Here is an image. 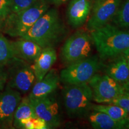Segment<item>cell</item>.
Here are the masks:
<instances>
[{
	"label": "cell",
	"mask_w": 129,
	"mask_h": 129,
	"mask_svg": "<svg viewBox=\"0 0 129 129\" xmlns=\"http://www.w3.org/2000/svg\"><path fill=\"white\" fill-rule=\"evenodd\" d=\"M88 84L92 90L93 101L98 104H109L129 88L106 74H96Z\"/></svg>",
	"instance_id": "9"
},
{
	"label": "cell",
	"mask_w": 129,
	"mask_h": 129,
	"mask_svg": "<svg viewBox=\"0 0 129 129\" xmlns=\"http://www.w3.org/2000/svg\"><path fill=\"white\" fill-rule=\"evenodd\" d=\"M62 96L64 110L69 118H84L93 111L92 90L88 83L64 85Z\"/></svg>",
	"instance_id": "4"
},
{
	"label": "cell",
	"mask_w": 129,
	"mask_h": 129,
	"mask_svg": "<svg viewBox=\"0 0 129 129\" xmlns=\"http://www.w3.org/2000/svg\"><path fill=\"white\" fill-rule=\"evenodd\" d=\"M112 22L120 28H129V0H121L117 13Z\"/></svg>",
	"instance_id": "20"
},
{
	"label": "cell",
	"mask_w": 129,
	"mask_h": 129,
	"mask_svg": "<svg viewBox=\"0 0 129 129\" xmlns=\"http://www.w3.org/2000/svg\"><path fill=\"white\" fill-rule=\"evenodd\" d=\"M14 57L33 63L41 53L43 48L31 40L20 38L11 41Z\"/></svg>",
	"instance_id": "14"
},
{
	"label": "cell",
	"mask_w": 129,
	"mask_h": 129,
	"mask_svg": "<svg viewBox=\"0 0 129 129\" xmlns=\"http://www.w3.org/2000/svg\"><path fill=\"white\" fill-rule=\"evenodd\" d=\"M103 63L99 57H90L68 64L60 72V81L64 85L87 84L102 69Z\"/></svg>",
	"instance_id": "5"
},
{
	"label": "cell",
	"mask_w": 129,
	"mask_h": 129,
	"mask_svg": "<svg viewBox=\"0 0 129 129\" xmlns=\"http://www.w3.org/2000/svg\"><path fill=\"white\" fill-rule=\"evenodd\" d=\"M7 71V86L26 93L35 82V76L29 63L14 57L6 65Z\"/></svg>",
	"instance_id": "7"
},
{
	"label": "cell",
	"mask_w": 129,
	"mask_h": 129,
	"mask_svg": "<svg viewBox=\"0 0 129 129\" xmlns=\"http://www.w3.org/2000/svg\"><path fill=\"white\" fill-rule=\"evenodd\" d=\"M121 0H94L87 23V29L93 31L112 21Z\"/></svg>",
	"instance_id": "10"
},
{
	"label": "cell",
	"mask_w": 129,
	"mask_h": 129,
	"mask_svg": "<svg viewBox=\"0 0 129 129\" xmlns=\"http://www.w3.org/2000/svg\"><path fill=\"white\" fill-rule=\"evenodd\" d=\"M13 0H0V19L5 20L12 12Z\"/></svg>",
	"instance_id": "23"
},
{
	"label": "cell",
	"mask_w": 129,
	"mask_h": 129,
	"mask_svg": "<svg viewBox=\"0 0 129 129\" xmlns=\"http://www.w3.org/2000/svg\"><path fill=\"white\" fill-rule=\"evenodd\" d=\"M36 117H37V116L29 97L26 96L22 98L14 112L13 120L14 128H17L19 122L22 120Z\"/></svg>",
	"instance_id": "19"
},
{
	"label": "cell",
	"mask_w": 129,
	"mask_h": 129,
	"mask_svg": "<svg viewBox=\"0 0 129 129\" xmlns=\"http://www.w3.org/2000/svg\"><path fill=\"white\" fill-rule=\"evenodd\" d=\"M106 66L103 64L105 74L124 86H129V66L123 54L109 59Z\"/></svg>",
	"instance_id": "13"
},
{
	"label": "cell",
	"mask_w": 129,
	"mask_h": 129,
	"mask_svg": "<svg viewBox=\"0 0 129 129\" xmlns=\"http://www.w3.org/2000/svg\"><path fill=\"white\" fill-rule=\"evenodd\" d=\"M94 43L91 34L78 30L66 40L61 48L60 57L67 65L91 56Z\"/></svg>",
	"instance_id": "6"
},
{
	"label": "cell",
	"mask_w": 129,
	"mask_h": 129,
	"mask_svg": "<svg viewBox=\"0 0 129 129\" xmlns=\"http://www.w3.org/2000/svg\"><path fill=\"white\" fill-rule=\"evenodd\" d=\"M51 0H37L29 7L12 12L5 19L2 31L12 37H22L50 7Z\"/></svg>",
	"instance_id": "3"
},
{
	"label": "cell",
	"mask_w": 129,
	"mask_h": 129,
	"mask_svg": "<svg viewBox=\"0 0 129 129\" xmlns=\"http://www.w3.org/2000/svg\"><path fill=\"white\" fill-rule=\"evenodd\" d=\"M7 71L6 66L0 64V91L6 87L7 82Z\"/></svg>",
	"instance_id": "25"
},
{
	"label": "cell",
	"mask_w": 129,
	"mask_h": 129,
	"mask_svg": "<svg viewBox=\"0 0 129 129\" xmlns=\"http://www.w3.org/2000/svg\"><path fill=\"white\" fill-rule=\"evenodd\" d=\"M14 57L11 41L0 34V64L6 66Z\"/></svg>",
	"instance_id": "21"
},
{
	"label": "cell",
	"mask_w": 129,
	"mask_h": 129,
	"mask_svg": "<svg viewBox=\"0 0 129 129\" xmlns=\"http://www.w3.org/2000/svg\"><path fill=\"white\" fill-rule=\"evenodd\" d=\"M33 123H34V129H46L49 128L47 124V122L43 120L39 117L34 118H33Z\"/></svg>",
	"instance_id": "26"
},
{
	"label": "cell",
	"mask_w": 129,
	"mask_h": 129,
	"mask_svg": "<svg viewBox=\"0 0 129 129\" xmlns=\"http://www.w3.org/2000/svg\"><path fill=\"white\" fill-rule=\"evenodd\" d=\"M94 46L102 60L120 55L129 48V30L111 24L91 31Z\"/></svg>",
	"instance_id": "2"
},
{
	"label": "cell",
	"mask_w": 129,
	"mask_h": 129,
	"mask_svg": "<svg viewBox=\"0 0 129 129\" xmlns=\"http://www.w3.org/2000/svg\"><path fill=\"white\" fill-rule=\"evenodd\" d=\"M108 104L115 105L120 106L129 113V88Z\"/></svg>",
	"instance_id": "22"
},
{
	"label": "cell",
	"mask_w": 129,
	"mask_h": 129,
	"mask_svg": "<svg viewBox=\"0 0 129 129\" xmlns=\"http://www.w3.org/2000/svg\"><path fill=\"white\" fill-rule=\"evenodd\" d=\"M122 54H123V56H124L125 59H126L127 63H128V66H129V48H128V49H127L126 50H125L124 51L123 53H122Z\"/></svg>",
	"instance_id": "28"
},
{
	"label": "cell",
	"mask_w": 129,
	"mask_h": 129,
	"mask_svg": "<svg viewBox=\"0 0 129 129\" xmlns=\"http://www.w3.org/2000/svg\"><path fill=\"white\" fill-rule=\"evenodd\" d=\"M93 111L105 113L114 120L129 125V113L120 106L112 104H93Z\"/></svg>",
	"instance_id": "18"
},
{
	"label": "cell",
	"mask_w": 129,
	"mask_h": 129,
	"mask_svg": "<svg viewBox=\"0 0 129 129\" xmlns=\"http://www.w3.org/2000/svg\"><path fill=\"white\" fill-rule=\"evenodd\" d=\"M67 1H68V0H51V2L57 6H60V5L64 4V3H65Z\"/></svg>",
	"instance_id": "27"
},
{
	"label": "cell",
	"mask_w": 129,
	"mask_h": 129,
	"mask_svg": "<svg viewBox=\"0 0 129 129\" xmlns=\"http://www.w3.org/2000/svg\"><path fill=\"white\" fill-rule=\"evenodd\" d=\"M67 29L56 9H49L20 38L35 42L42 48L57 46L67 35Z\"/></svg>",
	"instance_id": "1"
},
{
	"label": "cell",
	"mask_w": 129,
	"mask_h": 129,
	"mask_svg": "<svg viewBox=\"0 0 129 129\" xmlns=\"http://www.w3.org/2000/svg\"><path fill=\"white\" fill-rule=\"evenodd\" d=\"M21 99V93L8 86L0 91V129L14 128V112Z\"/></svg>",
	"instance_id": "11"
},
{
	"label": "cell",
	"mask_w": 129,
	"mask_h": 129,
	"mask_svg": "<svg viewBox=\"0 0 129 129\" xmlns=\"http://www.w3.org/2000/svg\"><path fill=\"white\" fill-rule=\"evenodd\" d=\"M37 0H13L12 12H17L29 7Z\"/></svg>",
	"instance_id": "24"
},
{
	"label": "cell",
	"mask_w": 129,
	"mask_h": 129,
	"mask_svg": "<svg viewBox=\"0 0 129 129\" xmlns=\"http://www.w3.org/2000/svg\"><path fill=\"white\" fill-rule=\"evenodd\" d=\"M57 60V53L53 47L43 48L32 65L35 76V83L39 81L47 73Z\"/></svg>",
	"instance_id": "16"
},
{
	"label": "cell",
	"mask_w": 129,
	"mask_h": 129,
	"mask_svg": "<svg viewBox=\"0 0 129 129\" xmlns=\"http://www.w3.org/2000/svg\"><path fill=\"white\" fill-rule=\"evenodd\" d=\"M29 98L37 116L47 122L48 128H54L60 126L63 120L62 109L56 91L41 98Z\"/></svg>",
	"instance_id": "8"
},
{
	"label": "cell",
	"mask_w": 129,
	"mask_h": 129,
	"mask_svg": "<svg viewBox=\"0 0 129 129\" xmlns=\"http://www.w3.org/2000/svg\"><path fill=\"white\" fill-rule=\"evenodd\" d=\"M93 0H71L67 10L68 22L74 29L82 26L89 17Z\"/></svg>",
	"instance_id": "12"
},
{
	"label": "cell",
	"mask_w": 129,
	"mask_h": 129,
	"mask_svg": "<svg viewBox=\"0 0 129 129\" xmlns=\"http://www.w3.org/2000/svg\"><path fill=\"white\" fill-rule=\"evenodd\" d=\"M88 117L90 124L95 129L129 128L128 125L114 120L103 112L92 111Z\"/></svg>",
	"instance_id": "17"
},
{
	"label": "cell",
	"mask_w": 129,
	"mask_h": 129,
	"mask_svg": "<svg viewBox=\"0 0 129 129\" xmlns=\"http://www.w3.org/2000/svg\"><path fill=\"white\" fill-rule=\"evenodd\" d=\"M60 82L59 74L55 69H51L45 76L33 85L29 97L38 98L55 92Z\"/></svg>",
	"instance_id": "15"
},
{
	"label": "cell",
	"mask_w": 129,
	"mask_h": 129,
	"mask_svg": "<svg viewBox=\"0 0 129 129\" xmlns=\"http://www.w3.org/2000/svg\"><path fill=\"white\" fill-rule=\"evenodd\" d=\"M4 20H3L2 19H0V32L2 31L3 30V24H4Z\"/></svg>",
	"instance_id": "29"
}]
</instances>
